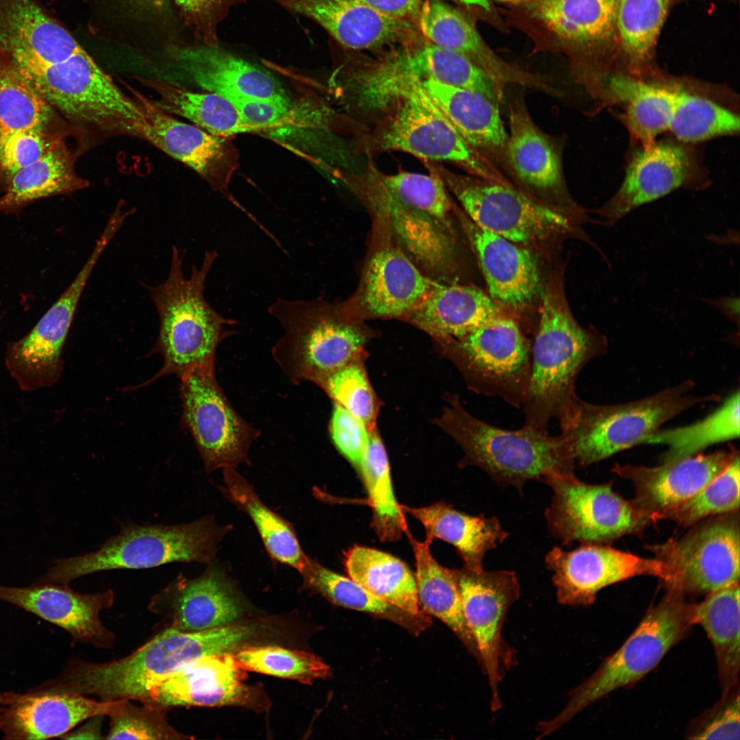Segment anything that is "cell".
Instances as JSON below:
<instances>
[{
    "mask_svg": "<svg viewBox=\"0 0 740 740\" xmlns=\"http://www.w3.org/2000/svg\"><path fill=\"white\" fill-rule=\"evenodd\" d=\"M175 65L186 80L230 101L289 99L279 79L219 45L202 44L175 50Z\"/></svg>",
    "mask_w": 740,
    "mask_h": 740,
    "instance_id": "28",
    "label": "cell"
},
{
    "mask_svg": "<svg viewBox=\"0 0 740 740\" xmlns=\"http://www.w3.org/2000/svg\"><path fill=\"white\" fill-rule=\"evenodd\" d=\"M88 185L77 173L73 156L62 141L9 179L0 197V214L15 213L38 199L71 194Z\"/></svg>",
    "mask_w": 740,
    "mask_h": 740,
    "instance_id": "37",
    "label": "cell"
},
{
    "mask_svg": "<svg viewBox=\"0 0 740 740\" xmlns=\"http://www.w3.org/2000/svg\"><path fill=\"white\" fill-rule=\"evenodd\" d=\"M691 380L643 398L620 404H595L574 394L557 419L575 464L589 466L639 444L667 421L691 408L717 401L715 395L691 393Z\"/></svg>",
    "mask_w": 740,
    "mask_h": 740,
    "instance_id": "4",
    "label": "cell"
},
{
    "mask_svg": "<svg viewBox=\"0 0 740 740\" xmlns=\"http://www.w3.org/2000/svg\"><path fill=\"white\" fill-rule=\"evenodd\" d=\"M234 657L247 671L310 684L330 675V667L318 656L306 652L277 646L241 649Z\"/></svg>",
    "mask_w": 740,
    "mask_h": 740,
    "instance_id": "50",
    "label": "cell"
},
{
    "mask_svg": "<svg viewBox=\"0 0 740 740\" xmlns=\"http://www.w3.org/2000/svg\"><path fill=\"white\" fill-rule=\"evenodd\" d=\"M421 85L461 136L504 175L511 176L507 159L508 134L500 106L471 90L432 80Z\"/></svg>",
    "mask_w": 740,
    "mask_h": 740,
    "instance_id": "30",
    "label": "cell"
},
{
    "mask_svg": "<svg viewBox=\"0 0 740 740\" xmlns=\"http://www.w3.org/2000/svg\"><path fill=\"white\" fill-rule=\"evenodd\" d=\"M144 83L156 93V106L169 114L190 121L216 136L227 137L252 132L235 106L227 98L210 92H198L162 80Z\"/></svg>",
    "mask_w": 740,
    "mask_h": 740,
    "instance_id": "43",
    "label": "cell"
},
{
    "mask_svg": "<svg viewBox=\"0 0 740 740\" xmlns=\"http://www.w3.org/2000/svg\"><path fill=\"white\" fill-rule=\"evenodd\" d=\"M710 305L717 308L729 320L739 323V299L735 297H724L718 299H706Z\"/></svg>",
    "mask_w": 740,
    "mask_h": 740,
    "instance_id": "60",
    "label": "cell"
},
{
    "mask_svg": "<svg viewBox=\"0 0 740 740\" xmlns=\"http://www.w3.org/2000/svg\"><path fill=\"white\" fill-rule=\"evenodd\" d=\"M604 88L611 99L626 104L625 125L643 146L669 130L678 89L624 75L611 77Z\"/></svg>",
    "mask_w": 740,
    "mask_h": 740,
    "instance_id": "41",
    "label": "cell"
},
{
    "mask_svg": "<svg viewBox=\"0 0 740 740\" xmlns=\"http://www.w3.org/2000/svg\"><path fill=\"white\" fill-rule=\"evenodd\" d=\"M127 88L143 114L139 138L187 165L213 190L230 198L229 184L239 165L238 153L232 142L180 121L136 90Z\"/></svg>",
    "mask_w": 740,
    "mask_h": 740,
    "instance_id": "19",
    "label": "cell"
},
{
    "mask_svg": "<svg viewBox=\"0 0 740 740\" xmlns=\"http://www.w3.org/2000/svg\"><path fill=\"white\" fill-rule=\"evenodd\" d=\"M543 481L553 491L545 517L563 545L575 541L606 544L626 535H641L657 521L615 492L612 483L590 484L574 474L553 473Z\"/></svg>",
    "mask_w": 740,
    "mask_h": 740,
    "instance_id": "11",
    "label": "cell"
},
{
    "mask_svg": "<svg viewBox=\"0 0 740 740\" xmlns=\"http://www.w3.org/2000/svg\"><path fill=\"white\" fill-rule=\"evenodd\" d=\"M322 27L350 50L403 45L422 37L412 22L382 14L355 0H273Z\"/></svg>",
    "mask_w": 740,
    "mask_h": 740,
    "instance_id": "25",
    "label": "cell"
},
{
    "mask_svg": "<svg viewBox=\"0 0 740 740\" xmlns=\"http://www.w3.org/2000/svg\"><path fill=\"white\" fill-rule=\"evenodd\" d=\"M619 0H538L534 15L552 32L581 44L602 42L616 31Z\"/></svg>",
    "mask_w": 740,
    "mask_h": 740,
    "instance_id": "42",
    "label": "cell"
},
{
    "mask_svg": "<svg viewBox=\"0 0 740 740\" xmlns=\"http://www.w3.org/2000/svg\"><path fill=\"white\" fill-rule=\"evenodd\" d=\"M103 717V715H97L88 719L86 724L75 730L72 729L61 738L66 739H103L104 737L101 735Z\"/></svg>",
    "mask_w": 740,
    "mask_h": 740,
    "instance_id": "59",
    "label": "cell"
},
{
    "mask_svg": "<svg viewBox=\"0 0 740 740\" xmlns=\"http://www.w3.org/2000/svg\"><path fill=\"white\" fill-rule=\"evenodd\" d=\"M245 669L234 655L206 656L191 661L153 686L143 704L172 707L248 705L254 691L244 683Z\"/></svg>",
    "mask_w": 740,
    "mask_h": 740,
    "instance_id": "23",
    "label": "cell"
},
{
    "mask_svg": "<svg viewBox=\"0 0 740 740\" xmlns=\"http://www.w3.org/2000/svg\"><path fill=\"white\" fill-rule=\"evenodd\" d=\"M201 575H182L152 598L151 612L170 621V628L196 632L227 625L241 614L238 598L224 570L212 562Z\"/></svg>",
    "mask_w": 740,
    "mask_h": 740,
    "instance_id": "24",
    "label": "cell"
},
{
    "mask_svg": "<svg viewBox=\"0 0 740 740\" xmlns=\"http://www.w3.org/2000/svg\"><path fill=\"white\" fill-rule=\"evenodd\" d=\"M166 709L133 704L125 700L110 715L108 739H181L187 738L173 728L166 718Z\"/></svg>",
    "mask_w": 740,
    "mask_h": 740,
    "instance_id": "53",
    "label": "cell"
},
{
    "mask_svg": "<svg viewBox=\"0 0 740 740\" xmlns=\"http://www.w3.org/2000/svg\"><path fill=\"white\" fill-rule=\"evenodd\" d=\"M458 214L489 296L515 306L532 301L541 288L539 269L533 255L519 244L481 229L465 214Z\"/></svg>",
    "mask_w": 740,
    "mask_h": 740,
    "instance_id": "29",
    "label": "cell"
},
{
    "mask_svg": "<svg viewBox=\"0 0 740 740\" xmlns=\"http://www.w3.org/2000/svg\"><path fill=\"white\" fill-rule=\"evenodd\" d=\"M321 388L336 403L373 430L377 400L362 364L356 360L330 374Z\"/></svg>",
    "mask_w": 740,
    "mask_h": 740,
    "instance_id": "52",
    "label": "cell"
},
{
    "mask_svg": "<svg viewBox=\"0 0 740 740\" xmlns=\"http://www.w3.org/2000/svg\"><path fill=\"white\" fill-rule=\"evenodd\" d=\"M243 0H175L185 22L203 44L218 45L217 27L230 8Z\"/></svg>",
    "mask_w": 740,
    "mask_h": 740,
    "instance_id": "56",
    "label": "cell"
},
{
    "mask_svg": "<svg viewBox=\"0 0 740 740\" xmlns=\"http://www.w3.org/2000/svg\"><path fill=\"white\" fill-rule=\"evenodd\" d=\"M439 176L476 226L517 244L546 239L571 227L560 212L515 186L454 172L441 163L422 161Z\"/></svg>",
    "mask_w": 740,
    "mask_h": 740,
    "instance_id": "12",
    "label": "cell"
},
{
    "mask_svg": "<svg viewBox=\"0 0 740 740\" xmlns=\"http://www.w3.org/2000/svg\"><path fill=\"white\" fill-rule=\"evenodd\" d=\"M737 454L739 452L732 447L661 463L656 467L615 464L612 471L632 483L634 489L632 501L655 518L656 514L695 495Z\"/></svg>",
    "mask_w": 740,
    "mask_h": 740,
    "instance_id": "26",
    "label": "cell"
},
{
    "mask_svg": "<svg viewBox=\"0 0 740 740\" xmlns=\"http://www.w3.org/2000/svg\"><path fill=\"white\" fill-rule=\"evenodd\" d=\"M401 508L423 526L424 541L430 544L439 539L452 545L463 559L464 567L474 571L484 570L483 559L486 552L509 535L495 517L467 515L445 502Z\"/></svg>",
    "mask_w": 740,
    "mask_h": 740,
    "instance_id": "35",
    "label": "cell"
},
{
    "mask_svg": "<svg viewBox=\"0 0 740 740\" xmlns=\"http://www.w3.org/2000/svg\"><path fill=\"white\" fill-rule=\"evenodd\" d=\"M645 548L669 567L666 589L707 595L739 581V511L719 515L680 538Z\"/></svg>",
    "mask_w": 740,
    "mask_h": 740,
    "instance_id": "14",
    "label": "cell"
},
{
    "mask_svg": "<svg viewBox=\"0 0 740 740\" xmlns=\"http://www.w3.org/2000/svg\"><path fill=\"white\" fill-rule=\"evenodd\" d=\"M227 528L218 525L212 517L177 526H127L95 552L56 560L34 583L67 585L98 571L150 568L173 562L208 564Z\"/></svg>",
    "mask_w": 740,
    "mask_h": 740,
    "instance_id": "8",
    "label": "cell"
},
{
    "mask_svg": "<svg viewBox=\"0 0 740 740\" xmlns=\"http://www.w3.org/2000/svg\"><path fill=\"white\" fill-rule=\"evenodd\" d=\"M669 0H619L616 31L625 53L641 60L651 51L667 13Z\"/></svg>",
    "mask_w": 740,
    "mask_h": 740,
    "instance_id": "51",
    "label": "cell"
},
{
    "mask_svg": "<svg viewBox=\"0 0 740 740\" xmlns=\"http://www.w3.org/2000/svg\"><path fill=\"white\" fill-rule=\"evenodd\" d=\"M553 572L558 602L565 606H588L610 584L637 576H653L665 582L671 569L657 558H647L601 543H582L571 551L554 547L545 559Z\"/></svg>",
    "mask_w": 740,
    "mask_h": 740,
    "instance_id": "18",
    "label": "cell"
},
{
    "mask_svg": "<svg viewBox=\"0 0 740 740\" xmlns=\"http://www.w3.org/2000/svg\"><path fill=\"white\" fill-rule=\"evenodd\" d=\"M125 700L96 701L76 693L0 692V732L3 739L61 737L78 724L117 711Z\"/></svg>",
    "mask_w": 740,
    "mask_h": 740,
    "instance_id": "21",
    "label": "cell"
},
{
    "mask_svg": "<svg viewBox=\"0 0 740 740\" xmlns=\"http://www.w3.org/2000/svg\"><path fill=\"white\" fill-rule=\"evenodd\" d=\"M223 469L225 496L251 518L270 556L299 573L309 557L301 547L293 526L268 508L234 468Z\"/></svg>",
    "mask_w": 740,
    "mask_h": 740,
    "instance_id": "40",
    "label": "cell"
},
{
    "mask_svg": "<svg viewBox=\"0 0 740 740\" xmlns=\"http://www.w3.org/2000/svg\"><path fill=\"white\" fill-rule=\"evenodd\" d=\"M692 160L681 146L653 143L632 158L615 195L597 212L603 223L615 225L633 210L654 201L691 181Z\"/></svg>",
    "mask_w": 740,
    "mask_h": 740,
    "instance_id": "27",
    "label": "cell"
},
{
    "mask_svg": "<svg viewBox=\"0 0 740 740\" xmlns=\"http://www.w3.org/2000/svg\"><path fill=\"white\" fill-rule=\"evenodd\" d=\"M230 101L252 132L278 126L288 119L292 110L290 99L243 98Z\"/></svg>",
    "mask_w": 740,
    "mask_h": 740,
    "instance_id": "57",
    "label": "cell"
},
{
    "mask_svg": "<svg viewBox=\"0 0 740 740\" xmlns=\"http://www.w3.org/2000/svg\"><path fill=\"white\" fill-rule=\"evenodd\" d=\"M508 107L507 159L511 177L540 193L563 192L565 182L559 144L536 125L521 95H515Z\"/></svg>",
    "mask_w": 740,
    "mask_h": 740,
    "instance_id": "31",
    "label": "cell"
},
{
    "mask_svg": "<svg viewBox=\"0 0 740 740\" xmlns=\"http://www.w3.org/2000/svg\"><path fill=\"white\" fill-rule=\"evenodd\" d=\"M269 312L283 330L273 356L295 384L309 381L321 387L330 374L356 360L366 342L360 329L317 301L278 298Z\"/></svg>",
    "mask_w": 740,
    "mask_h": 740,
    "instance_id": "10",
    "label": "cell"
},
{
    "mask_svg": "<svg viewBox=\"0 0 740 740\" xmlns=\"http://www.w3.org/2000/svg\"><path fill=\"white\" fill-rule=\"evenodd\" d=\"M684 596L680 591L667 589L664 597L648 610L623 645L569 693L563 710L537 725L539 737L552 734L584 708L617 689L635 683L655 668L694 625L692 604Z\"/></svg>",
    "mask_w": 740,
    "mask_h": 740,
    "instance_id": "9",
    "label": "cell"
},
{
    "mask_svg": "<svg viewBox=\"0 0 740 740\" xmlns=\"http://www.w3.org/2000/svg\"><path fill=\"white\" fill-rule=\"evenodd\" d=\"M391 18L417 25L423 0H355Z\"/></svg>",
    "mask_w": 740,
    "mask_h": 740,
    "instance_id": "58",
    "label": "cell"
},
{
    "mask_svg": "<svg viewBox=\"0 0 740 740\" xmlns=\"http://www.w3.org/2000/svg\"><path fill=\"white\" fill-rule=\"evenodd\" d=\"M217 256L215 251H206L200 267L193 266L186 278L183 257L174 246L166 280L148 287L160 319L153 351L163 356L164 365L147 383L167 374L181 378L197 369L214 367L217 347L231 335L230 327L235 324L204 297L206 278Z\"/></svg>",
    "mask_w": 740,
    "mask_h": 740,
    "instance_id": "3",
    "label": "cell"
},
{
    "mask_svg": "<svg viewBox=\"0 0 740 740\" xmlns=\"http://www.w3.org/2000/svg\"><path fill=\"white\" fill-rule=\"evenodd\" d=\"M182 422L190 432L205 470L235 468L247 463L259 432L231 406L214 374V367L197 369L180 378Z\"/></svg>",
    "mask_w": 740,
    "mask_h": 740,
    "instance_id": "15",
    "label": "cell"
},
{
    "mask_svg": "<svg viewBox=\"0 0 740 740\" xmlns=\"http://www.w3.org/2000/svg\"><path fill=\"white\" fill-rule=\"evenodd\" d=\"M111 237L102 233L73 282L33 329L14 343L9 354L12 372L27 388L53 382L61 369V352L86 284Z\"/></svg>",
    "mask_w": 740,
    "mask_h": 740,
    "instance_id": "20",
    "label": "cell"
},
{
    "mask_svg": "<svg viewBox=\"0 0 740 740\" xmlns=\"http://www.w3.org/2000/svg\"><path fill=\"white\" fill-rule=\"evenodd\" d=\"M31 86L72 126L139 137L143 114L84 49L56 64L16 63Z\"/></svg>",
    "mask_w": 740,
    "mask_h": 740,
    "instance_id": "7",
    "label": "cell"
},
{
    "mask_svg": "<svg viewBox=\"0 0 740 740\" xmlns=\"http://www.w3.org/2000/svg\"><path fill=\"white\" fill-rule=\"evenodd\" d=\"M304 584L335 604L345 608L375 614L391 619L406 627L421 629L426 620L413 617L370 593L349 577H345L323 566L309 557L299 572Z\"/></svg>",
    "mask_w": 740,
    "mask_h": 740,
    "instance_id": "47",
    "label": "cell"
},
{
    "mask_svg": "<svg viewBox=\"0 0 740 740\" xmlns=\"http://www.w3.org/2000/svg\"><path fill=\"white\" fill-rule=\"evenodd\" d=\"M436 283L402 250L384 248L375 252L368 263L362 303L373 317L404 318Z\"/></svg>",
    "mask_w": 740,
    "mask_h": 740,
    "instance_id": "33",
    "label": "cell"
},
{
    "mask_svg": "<svg viewBox=\"0 0 740 740\" xmlns=\"http://www.w3.org/2000/svg\"><path fill=\"white\" fill-rule=\"evenodd\" d=\"M140 8L159 12L167 7L168 0H133Z\"/></svg>",
    "mask_w": 740,
    "mask_h": 740,
    "instance_id": "61",
    "label": "cell"
},
{
    "mask_svg": "<svg viewBox=\"0 0 740 740\" xmlns=\"http://www.w3.org/2000/svg\"><path fill=\"white\" fill-rule=\"evenodd\" d=\"M739 454L715 478L688 500L655 515L682 526L695 525L704 518L739 511Z\"/></svg>",
    "mask_w": 740,
    "mask_h": 740,
    "instance_id": "49",
    "label": "cell"
},
{
    "mask_svg": "<svg viewBox=\"0 0 740 740\" xmlns=\"http://www.w3.org/2000/svg\"><path fill=\"white\" fill-rule=\"evenodd\" d=\"M608 347L602 334L578 323L559 288L549 286L531 341L530 380L521 406L525 425L548 432L551 420L576 393L582 370Z\"/></svg>",
    "mask_w": 740,
    "mask_h": 740,
    "instance_id": "2",
    "label": "cell"
},
{
    "mask_svg": "<svg viewBox=\"0 0 740 740\" xmlns=\"http://www.w3.org/2000/svg\"><path fill=\"white\" fill-rule=\"evenodd\" d=\"M446 345L472 391L521 407L530 380L531 341L515 319L502 314Z\"/></svg>",
    "mask_w": 740,
    "mask_h": 740,
    "instance_id": "13",
    "label": "cell"
},
{
    "mask_svg": "<svg viewBox=\"0 0 740 740\" xmlns=\"http://www.w3.org/2000/svg\"><path fill=\"white\" fill-rule=\"evenodd\" d=\"M668 130L680 141L700 142L737 133L739 118L707 98L678 89Z\"/></svg>",
    "mask_w": 740,
    "mask_h": 740,
    "instance_id": "48",
    "label": "cell"
},
{
    "mask_svg": "<svg viewBox=\"0 0 740 740\" xmlns=\"http://www.w3.org/2000/svg\"><path fill=\"white\" fill-rule=\"evenodd\" d=\"M694 624L700 625L715 653L724 693L738 686L740 668L739 583L707 595L692 604Z\"/></svg>",
    "mask_w": 740,
    "mask_h": 740,
    "instance_id": "38",
    "label": "cell"
},
{
    "mask_svg": "<svg viewBox=\"0 0 740 740\" xmlns=\"http://www.w3.org/2000/svg\"><path fill=\"white\" fill-rule=\"evenodd\" d=\"M372 510L371 526L379 539L393 542L406 531V519L394 493L384 445L372 430L358 471Z\"/></svg>",
    "mask_w": 740,
    "mask_h": 740,
    "instance_id": "45",
    "label": "cell"
},
{
    "mask_svg": "<svg viewBox=\"0 0 740 740\" xmlns=\"http://www.w3.org/2000/svg\"><path fill=\"white\" fill-rule=\"evenodd\" d=\"M463 3L469 5H475L482 8L484 10H489L490 4L487 0H452Z\"/></svg>",
    "mask_w": 740,
    "mask_h": 740,
    "instance_id": "62",
    "label": "cell"
},
{
    "mask_svg": "<svg viewBox=\"0 0 740 740\" xmlns=\"http://www.w3.org/2000/svg\"><path fill=\"white\" fill-rule=\"evenodd\" d=\"M253 633L247 626L225 625L196 632L172 628L160 632L129 656L92 663L71 659L55 678L36 686L40 694L93 695L102 701H140L156 684L187 663L231 653Z\"/></svg>",
    "mask_w": 740,
    "mask_h": 740,
    "instance_id": "1",
    "label": "cell"
},
{
    "mask_svg": "<svg viewBox=\"0 0 740 740\" xmlns=\"http://www.w3.org/2000/svg\"><path fill=\"white\" fill-rule=\"evenodd\" d=\"M344 565L349 577L370 593L413 617L428 619L421 610L415 576L399 558L356 545L345 553Z\"/></svg>",
    "mask_w": 740,
    "mask_h": 740,
    "instance_id": "36",
    "label": "cell"
},
{
    "mask_svg": "<svg viewBox=\"0 0 740 740\" xmlns=\"http://www.w3.org/2000/svg\"><path fill=\"white\" fill-rule=\"evenodd\" d=\"M114 595L111 589L82 594L65 584H32L28 587L0 584V600L19 607L66 631L75 643H86L110 648L114 634L101 623L99 614L110 608Z\"/></svg>",
    "mask_w": 740,
    "mask_h": 740,
    "instance_id": "22",
    "label": "cell"
},
{
    "mask_svg": "<svg viewBox=\"0 0 740 740\" xmlns=\"http://www.w3.org/2000/svg\"><path fill=\"white\" fill-rule=\"evenodd\" d=\"M367 158V164L362 171L337 170L335 175L376 212L388 219L395 235L413 262L438 275L449 271L455 258L450 228L400 197L386 183L384 172L372 158Z\"/></svg>",
    "mask_w": 740,
    "mask_h": 740,
    "instance_id": "17",
    "label": "cell"
},
{
    "mask_svg": "<svg viewBox=\"0 0 740 740\" xmlns=\"http://www.w3.org/2000/svg\"><path fill=\"white\" fill-rule=\"evenodd\" d=\"M0 48L13 60L62 62L83 48L33 0H5L0 7Z\"/></svg>",
    "mask_w": 740,
    "mask_h": 740,
    "instance_id": "32",
    "label": "cell"
},
{
    "mask_svg": "<svg viewBox=\"0 0 740 740\" xmlns=\"http://www.w3.org/2000/svg\"><path fill=\"white\" fill-rule=\"evenodd\" d=\"M415 558L416 584L420 606L447 625L480 663L475 639L464 617L461 597L454 569L441 565L426 541L410 538Z\"/></svg>",
    "mask_w": 740,
    "mask_h": 740,
    "instance_id": "39",
    "label": "cell"
},
{
    "mask_svg": "<svg viewBox=\"0 0 740 740\" xmlns=\"http://www.w3.org/2000/svg\"><path fill=\"white\" fill-rule=\"evenodd\" d=\"M59 115L0 48V136L29 129L66 134Z\"/></svg>",
    "mask_w": 740,
    "mask_h": 740,
    "instance_id": "44",
    "label": "cell"
},
{
    "mask_svg": "<svg viewBox=\"0 0 740 740\" xmlns=\"http://www.w3.org/2000/svg\"><path fill=\"white\" fill-rule=\"evenodd\" d=\"M499 1H518V0H499Z\"/></svg>",
    "mask_w": 740,
    "mask_h": 740,
    "instance_id": "63",
    "label": "cell"
},
{
    "mask_svg": "<svg viewBox=\"0 0 740 740\" xmlns=\"http://www.w3.org/2000/svg\"><path fill=\"white\" fill-rule=\"evenodd\" d=\"M739 391L734 392L713 412L702 420L682 427L659 429L645 443L667 447L661 463L674 461L699 454L705 448L739 436Z\"/></svg>",
    "mask_w": 740,
    "mask_h": 740,
    "instance_id": "46",
    "label": "cell"
},
{
    "mask_svg": "<svg viewBox=\"0 0 740 740\" xmlns=\"http://www.w3.org/2000/svg\"><path fill=\"white\" fill-rule=\"evenodd\" d=\"M440 423L464 452L461 465L476 466L502 485L521 491L530 480L574 473L575 463L560 435L524 426L506 430L469 413L454 396Z\"/></svg>",
    "mask_w": 740,
    "mask_h": 740,
    "instance_id": "6",
    "label": "cell"
},
{
    "mask_svg": "<svg viewBox=\"0 0 740 740\" xmlns=\"http://www.w3.org/2000/svg\"><path fill=\"white\" fill-rule=\"evenodd\" d=\"M735 687L724 693L721 701L698 719L693 724L689 739H740L739 693V688Z\"/></svg>",
    "mask_w": 740,
    "mask_h": 740,
    "instance_id": "54",
    "label": "cell"
},
{
    "mask_svg": "<svg viewBox=\"0 0 740 740\" xmlns=\"http://www.w3.org/2000/svg\"><path fill=\"white\" fill-rule=\"evenodd\" d=\"M329 428L335 447L358 472L372 430L336 403L334 405Z\"/></svg>",
    "mask_w": 740,
    "mask_h": 740,
    "instance_id": "55",
    "label": "cell"
},
{
    "mask_svg": "<svg viewBox=\"0 0 740 740\" xmlns=\"http://www.w3.org/2000/svg\"><path fill=\"white\" fill-rule=\"evenodd\" d=\"M502 314L495 301L478 288L437 282L404 318L447 342Z\"/></svg>",
    "mask_w": 740,
    "mask_h": 740,
    "instance_id": "34",
    "label": "cell"
},
{
    "mask_svg": "<svg viewBox=\"0 0 740 740\" xmlns=\"http://www.w3.org/2000/svg\"><path fill=\"white\" fill-rule=\"evenodd\" d=\"M464 617L475 639L480 665L491 688V708L502 707L500 684L515 664L514 651L504 641L502 627L508 610L517 600L520 585L509 570L474 571L463 566L454 569Z\"/></svg>",
    "mask_w": 740,
    "mask_h": 740,
    "instance_id": "16",
    "label": "cell"
},
{
    "mask_svg": "<svg viewBox=\"0 0 740 740\" xmlns=\"http://www.w3.org/2000/svg\"><path fill=\"white\" fill-rule=\"evenodd\" d=\"M378 114L373 128L358 136V153L372 158L401 151L422 161L448 162L467 174L513 186L461 136L421 82L395 97Z\"/></svg>",
    "mask_w": 740,
    "mask_h": 740,
    "instance_id": "5",
    "label": "cell"
}]
</instances>
